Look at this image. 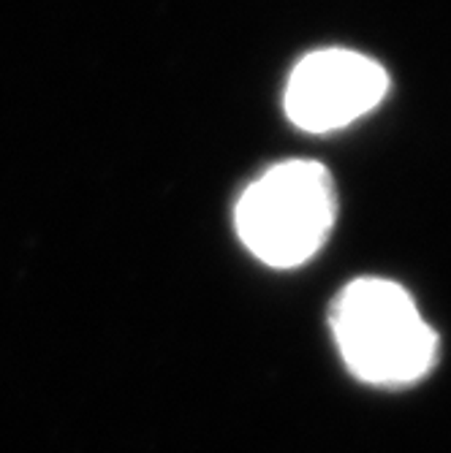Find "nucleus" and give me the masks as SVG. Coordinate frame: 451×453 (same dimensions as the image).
Wrapping results in <instances>:
<instances>
[{
  "label": "nucleus",
  "instance_id": "3",
  "mask_svg": "<svg viewBox=\"0 0 451 453\" xmlns=\"http://www.w3.org/2000/svg\"><path fill=\"white\" fill-rule=\"evenodd\" d=\"M386 68L364 52L326 47L305 55L285 85V114L307 134L343 131L389 96Z\"/></svg>",
  "mask_w": 451,
  "mask_h": 453
},
{
  "label": "nucleus",
  "instance_id": "2",
  "mask_svg": "<svg viewBox=\"0 0 451 453\" xmlns=\"http://www.w3.org/2000/svg\"><path fill=\"white\" fill-rule=\"evenodd\" d=\"M338 185L318 160H285L267 169L237 203V234L275 269L310 261L338 220Z\"/></svg>",
  "mask_w": 451,
  "mask_h": 453
},
{
  "label": "nucleus",
  "instance_id": "1",
  "mask_svg": "<svg viewBox=\"0 0 451 453\" xmlns=\"http://www.w3.org/2000/svg\"><path fill=\"white\" fill-rule=\"evenodd\" d=\"M332 334L351 372L370 386H408L438 358V334L400 282L359 277L332 304Z\"/></svg>",
  "mask_w": 451,
  "mask_h": 453
}]
</instances>
